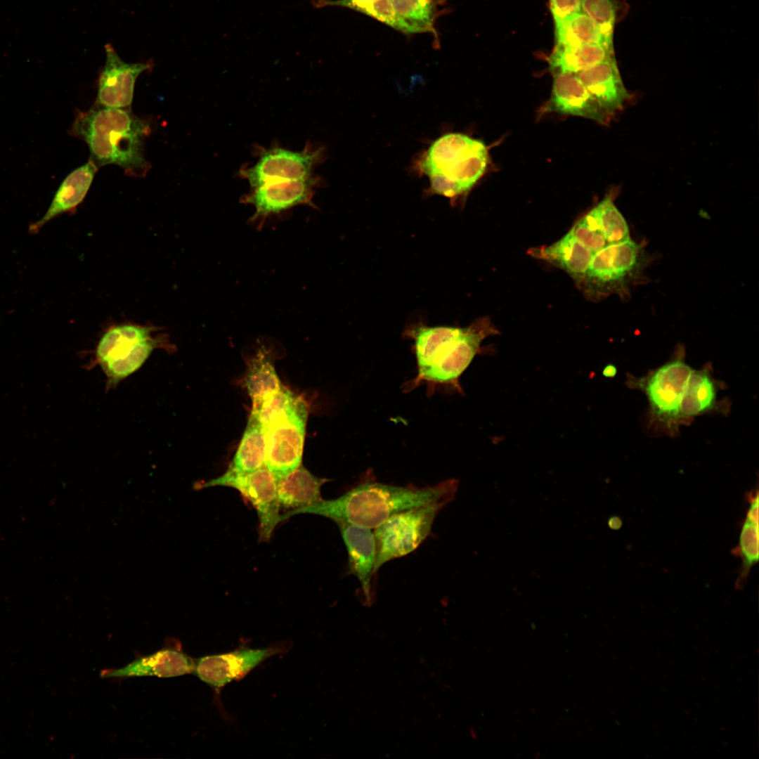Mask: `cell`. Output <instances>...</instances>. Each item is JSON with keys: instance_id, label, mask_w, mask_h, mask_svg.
<instances>
[{"instance_id": "277c9868", "label": "cell", "mask_w": 759, "mask_h": 759, "mask_svg": "<svg viewBox=\"0 0 759 759\" xmlns=\"http://www.w3.org/2000/svg\"><path fill=\"white\" fill-rule=\"evenodd\" d=\"M489 156L485 144L467 135L450 133L424 153L420 169L430 182L429 192L451 202L469 192L484 175Z\"/></svg>"}, {"instance_id": "52a82bcc", "label": "cell", "mask_w": 759, "mask_h": 759, "mask_svg": "<svg viewBox=\"0 0 759 759\" xmlns=\"http://www.w3.org/2000/svg\"><path fill=\"white\" fill-rule=\"evenodd\" d=\"M450 501L443 500L403 510L374 528L375 575L385 563L415 550L429 535L436 515Z\"/></svg>"}, {"instance_id": "603a6c76", "label": "cell", "mask_w": 759, "mask_h": 759, "mask_svg": "<svg viewBox=\"0 0 759 759\" xmlns=\"http://www.w3.org/2000/svg\"><path fill=\"white\" fill-rule=\"evenodd\" d=\"M717 400V382L708 367L692 370L680 404V423L713 410L718 406Z\"/></svg>"}, {"instance_id": "30bf717a", "label": "cell", "mask_w": 759, "mask_h": 759, "mask_svg": "<svg viewBox=\"0 0 759 759\" xmlns=\"http://www.w3.org/2000/svg\"><path fill=\"white\" fill-rule=\"evenodd\" d=\"M672 359L647 373L630 381L633 387L646 396L652 422L668 429L680 423L681 398L692 368L685 360L680 348Z\"/></svg>"}, {"instance_id": "6da1fadb", "label": "cell", "mask_w": 759, "mask_h": 759, "mask_svg": "<svg viewBox=\"0 0 759 759\" xmlns=\"http://www.w3.org/2000/svg\"><path fill=\"white\" fill-rule=\"evenodd\" d=\"M458 486L448 479L432 486H398L370 477L337 498L320 501L280 514V521L299 514H313L337 524H351L374 529L392 515L411 508L454 499Z\"/></svg>"}, {"instance_id": "3957f363", "label": "cell", "mask_w": 759, "mask_h": 759, "mask_svg": "<svg viewBox=\"0 0 759 759\" xmlns=\"http://www.w3.org/2000/svg\"><path fill=\"white\" fill-rule=\"evenodd\" d=\"M150 132V124L131 108L96 104L79 110L68 131L87 144L89 160L98 169L115 164L133 177H144L151 167L145 157V142Z\"/></svg>"}, {"instance_id": "836d02e7", "label": "cell", "mask_w": 759, "mask_h": 759, "mask_svg": "<svg viewBox=\"0 0 759 759\" xmlns=\"http://www.w3.org/2000/svg\"><path fill=\"white\" fill-rule=\"evenodd\" d=\"M377 0H343L342 4L370 15L374 4Z\"/></svg>"}, {"instance_id": "d590c367", "label": "cell", "mask_w": 759, "mask_h": 759, "mask_svg": "<svg viewBox=\"0 0 759 759\" xmlns=\"http://www.w3.org/2000/svg\"><path fill=\"white\" fill-rule=\"evenodd\" d=\"M604 372H606L607 376H614L616 372V369L614 366H607Z\"/></svg>"}, {"instance_id": "f546056e", "label": "cell", "mask_w": 759, "mask_h": 759, "mask_svg": "<svg viewBox=\"0 0 759 759\" xmlns=\"http://www.w3.org/2000/svg\"><path fill=\"white\" fill-rule=\"evenodd\" d=\"M625 0H582L581 11L590 18L605 35L613 38L614 28L625 7Z\"/></svg>"}, {"instance_id": "f1b7e54d", "label": "cell", "mask_w": 759, "mask_h": 759, "mask_svg": "<svg viewBox=\"0 0 759 759\" xmlns=\"http://www.w3.org/2000/svg\"><path fill=\"white\" fill-rule=\"evenodd\" d=\"M749 507L744 521L739 545L732 552L741 558L742 567L736 585L742 588L751 567L758 561V493L748 495Z\"/></svg>"}, {"instance_id": "d6986e66", "label": "cell", "mask_w": 759, "mask_h": 759, "mask_svg": "<svg viewBox=\"0 0 759 759\" xmlns=\"http://www.w3.org/2000/svg\"><path fill=\"white\" fill-rule=\"evenodd\" d=\"M576 74L609 117L621 109L630 97L614 57Z\"/></svg>"}, {"instance_id": "d4e9b609", "label": "cell", "mask_w": 759, "mask_h": 759, "mask_svg": "<svg viewBox=\"0 0 759 759\" xmlns=\"http://www.w3.org/2000/svg\"><path fill=\"white\" fill-rule=\"evenodd\" d=\"M265 465V434L257 415L251 412L245 430L227 472H253Z\"/></svg>"}, {"instance_id": "9a60e30c", "label": "cell", "mask_w": 759, "mask_h": 759, "mask_svg": "<svg viewBox=\"0 0 759 759\" xmlns=\"http://www.w3.org/2000/svg\"><path fill=\"white\" fill-rule=\"evenodd\" d=\"M320 181L319 176L313 175L304 179L261 185L252 188L251 192L241 197V201L254 207L256 211L252 221L263 219L300 205L314 207L312 198Z\"/></svg>"}, {"instance_id": "ac0fdd59", "label": "cell", "mask_w": 759, "mask_h": 759, "mask_svg": "<svg viewBox=\"0 0 759 759\" xmlns=\"http://www.w3.org/2000/svg\"><path fill=\"white\" fill-rule=\"evenodd\" d=\"M346 547L349 570L358 580L365 605L372 604V578L376 562V543L371 529L351 524H337Z\"/></svg>"}, {"instance_id": "83f0119b", "label": "cell", "mask_w": 759, "mask_h": 759, "mask_svg": "<svg viewBox=\"0 0 759 759\" xmlns=\"http://www.w3.org/2000/svg\"><path fill=\"white\" fill-rule=\"evenodd\" d=\"M245 385L252 404L261 401L283 387L271 356L265 349H260L249 361Z\"/></svg>"}, {"instance_id": "1f68e13d", "label": "cell", "mask_w": 759, "mask_h": 759, "mask_svg": "<svg viewBox=\"0 0 759 759\" xmlns=\"http://www.w3.org/2000/svg\"><path fill=\"white\" fill-rule=\"evenodd\" d=\"M550 12L554 21L581 11L582 0H548Z\"/></svg>"}, {"instance_id": "7a4b0ae2", "label": "cell", "mask_w": 759, "mask_h": 759, "mask_svg": "<svg viewBox=\"0 0 759 759\" xmlns=\"http://www.w3.org/2000/svg\"><path fill=\"white\" fill-rule=\"evenodd\" d=\"M488 318H481L465 327L411 325L404 332L414 341L417 375L404 385L406 391L427 384L432 394L437 385L461 391L458 379L479 353L481 344L495 334Z\"/></svg>"}, {"instance_id": "5bb4252c", "label": "cell", "mask_w": 759, "mask_h": 759, "mask_svg": "<svg viewBox=\"0 0 759 759\" xmlns=\"http://www.w3.org/2000/svg\"><path fill=\"white\" fill-rule=\"evenodd\" d=\"M569 231L592 253L630 239L628 223L611 195L579 219Z\"/></svg>"}, {"instance_id": "9c48e42d", "label": "cell", "mask_w": 759, "mask_h": 759, "mask_svg": "<svg viewBox=\"0 0 759 759\" xmlns=\"http://www.w3.org/2000/svg\"><path fill=\"white\" fill-rule=\"evenodd\" d=\"M257 161L243 165L238 175L247 180L252 188L287 181L307 179L313 175L315 167L325 158L323 146L308 142L301 151H293L276 144L266 148L254 147Z\"/></svg>"}, {"instance_id": "7402d4cb", "label": "cell", "mask_w": 759, "mask_h": 759, "mask_svg": "<svg viewBox=\"0 0 759 759\" xmlns=\"http://www.w3.org/2000/svg\"><path fill=\"white\" fill-rule=\"evenodd\" d=\"M329 481L314 476L301 464L290 474L277 480L280 508L292 511L320 501L321 487Z\"/></svg>"}, {"instance_id": "5b68a950", "label": "cell", "mask_w": 759, "mask_h": 759, "mask_svg": "<svg viewBox=\"0 0 759 759\" xmlns=\"http://www.w3.org/2000/svg\"><path fill=\"white\" fill-rule=\"evenodd\" d=\"M649 261L644 247L631 239L609 245L593 254L578 284L591 299L617 294L625 300L631 288L644 280Z\"/></svg>"}, {"instance_id": "4dcf8cb0", "label": "cell", "mask_w": 759, "mask_h": 759, "mask_svg": "<svg viewBox=\"0 0 759 759\" xmlns=\"http://www.w3.org/2000/svg\"><path fill=\"white\" fill-rule=\"evenodd\" d=\"M299 397L289 389L283 387L261 401L252 404L251 412L257 415L264 427L272 417L294 403Z\"/></svg>"}, {"instance_id": "484cf974", "label": "cell", "mask_w": 759, "mask_h": 759, "mask_svg": "<svg viewBox=\"0 0 759 759\" xmlns=\"http://www.w3.org/2000/svg\"><path fill=\"white\" fill-rule=\"evenodd\" d=\"M554 28L557 46L613 45V38L605 35L600 27L581 11L554 21Z\"/></svg>"}, {"instance_id": "e0dca14e", "label": "cell", "mask_w": 759, "mask_h": 759, "mask_svg": "<svg viewBox=\"0 0 759 759\" xmlns=\"http://www.w3.org/2000/svg\"><path fill=\"white\" fill-rule=\"evenodd\" d=\"M549 100L543 112H557L578 116L606 124L610 117L588 91L576 74L553 73Z\"/></svg>"}, {"instance_id": "2e32d148", "label": "cell", "mask_w": 759, "mask_h": 759, "mask_svg": "<svg viewBox=\"0 0 759 759\" xmlns=\"http://www.w3.org/2000/svg\"><path fill=\"white\" fill-rule=\"evenodd\" d=\"M194 668L195 659L183 651L179 641L169 638L157 651L140 655L124 667L103 670L100 676L118 680L148 676L168 678L193 674Z\"/></svg>"}, {"instance_id": "4316f807", "label": "cell", "mask_w": 759, "mask_h": 759, "mask_svg": "<svg viewBox=\"0 0 759 759\" xmlns=\"http://www.w3.org/2000/svg\"><path fill=\"white\" fill-rule=\"evenodd\" d=\"M394 12L396 29L406 34L432 32L438 15L437 0H389Z\"/></svg>"}, {"instance_id": "8fae6325", "label": "cell", "mask_w": 759, "mask_h": 759, "mask_svg": "<svg viewBox=\"0 0 759 759\" xmlns=\"http://www.w3.org/2000/svg\"><path fill=\"white\" fill-rule=\"evenodd\" d=\"M291 642H278L266 648L241 645L222 654L207 655L195 659L193 673L212 687L216 695L233 681H239L266 659L287 652Z\"/></svg>"}, {"instance_id": "8992f818", "label": "cell", "mask_w": 759, "mask_h": 759, "mask_svg": "<svg viewBox=\"0 0 759 759\" xmlns=\"http://www.w3.org/2000/svg\"><path fill=\"white\" fill-rule=\"evenodd\" d=\"M152 327L122 324L109 327L99 339L95 362L107 378L108 389L138 370L162 342L153 337Z\"/></svg>"}, {"instance_id": "e575fe53", "label": "cell", "mask_w": 759, "mask_h": 759, "mask_svg": "<svg viewBox=\"0 0 759 759\" xmlns=\"http://www.w3.org/2000/svg\"><path fill=\"white\" fill-rule=\"evenodd\" d=\"M621 524L622 521L617 517H614L611 518L609 521V526L612 529H618L621 527Z\"/></svg>"}, {"instance_id": "ffe728a7", "label": "cell", "mask_w": 759, "mask_h": 759, "mask_svg": "<svg viewBox=\"0 0 759 759\" xmlns=\"http://www.w3.org/2000/svg\"><path fill=\"white\" fill-rule=\"evenodd\" d=\"M98 168L90 160L71 171L56 190L43 216L30 225L28 232L36 234L54 218L72 212L84 200Z\"/></svg>"}, {"instance_id": "cb8c5ba5", "label": "cell", "mask_w": 759, "mask_h": 759, "mask_svg": "<svg viewBox=\"0 0 759 759\" xmlns=\"http://www.w3.org/2000/svg\"><path fill=\"white\" fill-rule=\"evenodd\" d=\"M614 57L613 45L599 44L573 46L555 45L548 58L550 70L553 73L577 74Z\"/></svg>"}, {"instance_id": "44dd1931", "label": "cell", "mask_w": 759, "mask_h": 759, "mask_svg": "<svg viewBox=\"0 0 759 759\" xmlns=\"http://www.w3.org/2000/svg\"><path fill=\"white\" fill-rule=\"evenodd\" d=\"M530 254L564 271L578 283L594 253L569 231L550 245L532 249Z\"/></svg>"}, {"instance_id": "d6a6232c", "label": "cell", "mask_w": 759, "mask_h": 759, "mask_svg": "<svg viewBox=\"0 0 759 759\" xmlns=\"http://www.w3.org/2000/svg\"><path fill=\"white\" fill-rule=\"evenodd\" d=\"M370 16L396 29L395 15L389 0H377L372 8Z\"/></svg>"}, {"instance_id": "ba28073f", "label": "cell", "mask_w": 759, "mask_h": 759, "mask_svg": "<svg viewBox=\"0 0 759 759\" xmlns=\"http://www.w3.org/2000/svg\"><path fill=\"white\" fill-rule=\"evenodd\" d=\"M309 410L299 398L272 417L263 428L265 434V465L278 480L301 463Z\"/></svg>"}, {"instance_id": "4fadbf2b", "label": "cell", "mask_w": 759, "mask_h": 759, "mask_svg": "<svg viewBox=\"0 0 759 759\" xmlns=\"http://www.w3.org/2000/svg\"><path fill=\"white\" fill-rule=\"evenodd\" d=\"M105 62L97 82L95 104L113 108H131L137 78L154 67L153 60L145 63H126L110 44L105 45Z\"/></svg>"}, {"instance_id": "7c38bea8", "label": "cell", "mask_w": 759, "mask_h": 759, "mask_svg": "<svg viewBox=\"0 0 759 759\" xmlns=\"http://www.w3.org/2000/svg\"><path fill=\"white\" fill-rule=\"evenodd\" d=\"M228 486L238 490L256 509L259 519V536L268 540L280 521L277 479L264 465L247 474L226 471L220 476L204 483L202 488Z\"/></svg>"}]
</instances>
